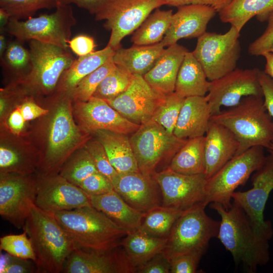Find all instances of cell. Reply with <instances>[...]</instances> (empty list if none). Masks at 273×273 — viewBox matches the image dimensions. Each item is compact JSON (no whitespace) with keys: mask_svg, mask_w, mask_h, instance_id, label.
Returning a JSON list of instances; mask_svg holds the SVG:
<instances>
[{"mask_svg":"<svg viewBox=\"0 0 273 273\" xmlns=\"http://www.w3.org/2000/svg\"><path fill=\"white\" fill-rule=\"evenodd\" d=\"M232 0H164L165 4L173 7L187 5L207 6L214 9L217 13L223 10Z\"/></svg>","mask_w":273,"mask_h":273,"instance_id":"cell-51","label":"cell"},{"mask_svg":"<svg viewBox=\"0 0 273 273\" xmlns=\"http://www.w3.org/2000/svg\"><path fill=\"white\" fill-rule=\"evenodd\" d=\"M210 84L206 74L192 52L188 51L179 68L174 92L183 98L205 96Z\"/></svg>","mask_w":273,"mask_h":273,"instance_id":"cell-31","label":"cell"},{"mask_svg":"<svg viewBox=\"0 0 273 273\" xmlns=\"http://www.w3.org/2000/svg\"><path fill=\"white\" fill-rule=\"evenodd\" d=\"M78 187L88 195H102L114 190L111 180L100 172L86 178Z\"/></svg>","mask_w":273,"mask_h":273,"instance_id":"cell-46","label":"cell"},{"mask_svg":"<svg viewBox=\"0 0 273 273\" xmlns=\"http://www.w3.org/2000/svg\"><path fill=\"white\" fill-rule=\"evenodd\" d=\"M258 68H236L223 76L210 81L206 97L212 116L220 112L223 106L232 107L243 99L250 96L263 97L260 85Z\"/></svg>","mask_w":273,"mask_h":273,"instance_id":"cell-16","label":"cell"},{"mask_svg":"<svg viewBox=\"0 0 273 273\" xmlns=\"http://www.w3.org/2000/svg\"><path fill=\"white\" fill-rule=\"evenodd\" d=\"M272 12L273 0H232L218 14L221 22L240 32L253 17L264 22Z\"/></svg>","mask_w":273,"mask_h":273,"instance_id":"cell-30","label":"cell"},{"mask_svg":"<svg viewBox=\"0 0 273 273\" xmlns=\"http://www.w3.org/2000/svg\"><path fill=\"white\" fill-rule=\"evenodd\" d=\"M8 43H7V39L3 33H1L0 35V56L2 58L7 49Z\"/></svg>","mask_w":273,"mask_h":273,"instance_id":"cell-57","label":"cell"},{"mask_svg":"<svg viewBox=\"0 0 273 273\" xmlns=\"http://www.w3.org/2000/svg\"><path fill=\"white\" fill-rule=\"evenodd\" d=\"M240 32L231 26L223 34L205 32L198 38L192 53L209 81L218 79L236 68L241 53Z\"/></svg>","mask_w":273,"mask_h":273,"instance_id":"cell-11","label":"cell"},{"mask_svg":"<svg viewBox=\"0 0 273 273\" xmlns=\"http://www.w3.org/2000/svg\"><path fill=\"white\" fill-rule=\"evenodd\" d=\"M210 207L221 218L217 238L231 253L235 262L249 272H255L258 266L266 264L270 258L269 241L256 233L244 211L234 202L228 209L215 203Z\"/></svg>","mask_w":273,"mask_h":273,"instance_id":"cell-1","label":"cell"},{"mask_svg":"<svg viewBox=\"0 0 273 273\" xmlns=\"http://www.w3.org/2000/svg\"><path fill=\"white\" fill-rule=\"evenodd\" d=\"M64 164L60 174L77 187L86 178L99 172L86 150Z\"/></svg>","mask_w":273,"mask_h":273,"instance_id":"cell-39","label":"cell"},{"mask_svg":"<svg viewBox=\"0 0 273 273\" xmlns=\"http://www.w3.org/2000/svg\"><path fill=\"white\" fill-rule=\"evenodd\" d=\"M258 79L263 93L265 106L273 119V79L260 70Z\"/></svg>","mask_w":273,"mask_h":273,"instance_id":"cell-50","label":"cell"},{"mask_svg":"<svg viewBox=\"0 0 273 273\" xmlns=\"http://www.w3.org/2000/svg\"><path fill=\"white\" fill-rule=\"evenodd\" d=\"M184 212L161 205L145 213L139 230L149 236L167 238L178 218Z\"/></svg>","mask_w":273,"mask_h":273,"instance_id":"cell-35","label":"cell"},{"mask_svg":"<svg viewBox=\"0 0 273 273\" xmlns=\"http://www.w3.org/2000/svg\"><path fill=\"white\" fill-rule=\"evenodd\" d=\"M73 107L80 126L88 132L102 130L128 135L140 126L124 117L105 100L95 97L86 102H75Z\"/></svg>","mask_w":273,"mask_h":273,"instance_id":"cell-19","label":"cell"},{"mask_svg":"<svg viewBox=\"0 0 273 273\" xmlns=\"http://www.w3.org/2000/svg\"><path fill=\"white\" fill-rule=\"evenodd\" d=\"M26 121L22 114L20 108L14 110L8 119L10 128L14 133H19L23 128Z\"/></svg>","mask_w":273,"mask_h":273,"instance_id":"cell-54","label":"cell"},{"mask_svg":"<svg viewBox=\"0 0 273 273\" xmlns=\"http://www.w3.org/2000/svg\"><path fill=\"white\" fill-rule=\"evenodd\" d=\"M55 9L51 14L25 20L11 18L5 30L21 42L34 40L69 50L71 29L76 23L72 8L58 4Z\"/></svg>","mask_w":273,"mask_h":273,"instance_id":"cell-6","label":"cell"},{"mask_svg":"<svg viewBox=\"0 0 273 273\" xmlns=\"http://www.w3.org/2000/svg\"><path fill=\"white\" fill-rule=\"evenodd\" d=\"M51 213L79 248L111 250L128 233L92 206Z\"/></svg>","mask_w":273,"mask_h":273,"instance_id":"cell-3","label":"cell"},{"mask_svg":"<svg viewBox=\"0 0 273 273\" xmlns=\"http://www.w3.org/2000/svg\"><path fill=\"white\" fill-rule=\"evenodd\" d=\"M85 147L98 171L111 181L117 172L110 163L107 154L102 144L98 139L92 140L87 142Z\"/></svg>","mask_w":273,"mask_h":273,"instance_id":"cell-43","label":"cell"},{"mask_svg":"<svg viewBox=\"0 0 273 273\" xmlns=\"http://www.w3.org/2000/svg\"><path fill=\"white\" fill-rule=\"evenodd\" d=\"M164 49L161 42L147 46L133 45L126 49L120 47L115 51L113 59L118 67L133 75L143 76L153 67Z\"/></svg>","mask_w":273,"mask_h":273,"instance_id":"cell-29","label":"cell"},{"mask_svg":"<svg viewBox=\"0 0 273 273\" xmlns=\"http://www.w3.org/2000/svg\"><path fill=\"white\" fill-rule=\"evenodd\" d=\"M265 59V65L263 71L273 79V53L266 52L262 55Z\"/></svg>","mask_w":273,"mask_h":273,"instance_id":"cell-55","label":"cell"},{"mask_svg":"<svg viewBox=\"0 0 273 273\" xmlns=\"http://www.w3.org/2000/svg\"><path fill=\"white\" fill-rule=\"evenodd\" d=\"M206 96H193L185 99L173 134L181 139L204 136L211 117Z\"/></svg>","mask_w":273,"mask_h":273,"instance_id":"cell-25","label":"cell"},{"mask_svg":"<svg viewBox=\"0 0 273 273\" xmlns=\"http://www.w3.org/2000/svg\"><path fill=\"white\" fill-rule=\"evenodd\" d=\"M11 18L10 15L4 9L0 8V30L3 33Z\"/></svg>","mask_w":273,"mask_h":273,"instance_id":"cell-56","label":"cell"},{"mask_svg":"<svg viewBox=\"0 0 273 273\" xmlns=\"http://www.w3.org/2000/svg\"><path fill=\"white\" fill-rule=\"evenodd\" d=\"M239 144L224 126L210 119L205 136V175L211 177L236 156Z\"/></svg>","mask_w":273,"mask_h":273,"instance_id":"cell-23","label":"cell"},{"mask_svg":"<svg viewBox=\"0 0 273 273\" xmlns=\"http://www.w3.org/2000/svg\"><path fill=\"white\" fill-rule=\"evenodd\" d=\"M267 21V25L264 32L249 47L248 52L251 55L262 56L268 51L273 44V12Z\"/></svg>","mask_w":273,"mask_h":273,"instance_id":"cell-47","label":"cell"},{"mask_svg":"<svg viewBox=\"0 0 273 273\" xmlns=\"http://www.w3.org/2000/svg\"><path fill=\"white\" fill-rule=\"evenodd\" d=\"M268 52H271L273 53V44L271 45Z\"/></svg>","mask_w":273,"mask_h":273,"instance_id":"cell-60","label":"cell"},{"mask_svg":"<svg viewBox=\"0 0 273 273\" xmlns=\"http://www.w3.org/2000/svg\"><path fill=\"white\" fill-rule=\"evenodd\" d=\"M164 5V0H110L95 18L105 20L104 27L111 31L107 45L115 51L121 47L124 37L137 30L154 10Z\"/></svg>","mask_w":273,"mask_h":273,"instance_id":"cell-12","label":"cell"},{"mask_svg":"<svg viewBox=\"0 0 273 273\" xmlns=\"http://www.w3.org/2000/svg\"><path fill=\"white\" fill-rule=\"evenodd\" d=\"M133 77L134 75L116 66L102 81L93 97L105 101L113 99L128 88Z\"/></svg>","mask_w":273,"mask_h":273,"instance_id":"cell-36","label":"cell"},{"mask_svg":"<svg viewBox=\"0 0 273 273\" xmlns=\"http://www.w3.org/2000/svg\"><path fill=\"white\" fill-rule=\"evenodd\" d=\"M6 99H4L3 97L1 98L0 100V112L1 114L3 112L4 110L5 109V106H6Z\"/></svg>","mask_w":273,"mask_h":273,"instance_id":"cell-58","label":"cell"},{"mask_svg":"<svg viewBox=\"0 0 273 273\" xmlns=\"http://www.w3.org/2000/svg\"><path fill=\"white\" fill-rule=\"evenodd\" d=\"M37 178L29 174H1L0 215L17 229L23 228L35 203Z\"/></svg>","mask_w":273,"mask_h":273,"instance_id":"cell-14","label":"cell"},{"mask_svg":"<svg viewBox=\"0 0 273 273\" xmlns=\"http://www.w3.org/2000/svg\"><path fill=\"white\" fill-rule=\"evenodd\" d=\"M185 99V98L175 92L165 96L156 108L151 119L162 126L169 132L173 133Z\"/></svg>","mask_w":273,"mask_h":273,"instance_id":"cell-38","label":"cell"},{"mask_svg":"<svg viewBox=\"0 0 273 273\" xmlns=\"http://www.w3.org/2000/svg\"><path fill=\"white\" fill-rule=\"evenodd\" d=\"M1 273L38 272L36 263L32 260L13 256L7 253L1 255Z\"/></svg>","mask_w":273,"mask_h":273,"instance_id":"cell-45","label":"cell"},{"mask_svg":"<svg viewBox=\"0 0 273 273\" xmlns=\"http://www.w3.org/2000/svg\"><path fill=\"white\" fill-rule=\"evenodd\" d=\"M0 249L13 256L30 259L35 263L36 260L31 242L24 231L21 234L9 235L1 237Z\"/></svg>","mask_w":273,"mask_h":273,"instance_id":"cell-41","label":"cell"},{"mask_svg":"<svg viewBox=\"0 0 273 273\" xmlns=\"http://www.w3.org/2000/svg\"><path fill=\"white\" fill-rule=\"evenodd\" d=\"M71 98L62 96L50 126L48 149L40 163L43 175L57 174L77 147L87 139V131L74 122L71 108Z\"/></svg>","mask_w":273,"mask_h":273,"instance_id":"cell-5","label":"cell"},{"mask_svg":"<svg viewBox=\"0 0 273 273\" xmlns=\"http://www.w3.org/2000/svg\"><path fill=\"white\" fill-rule=\"evenodd\" d=\"M113 56L106 63L83 78L71 92L70 97L74 102H86L105 77L115 67Z\"/></svg>","mask_w":273,"mask_h":273,"instance_id":"cell-37","label":"cell"},{"mask_svg":"<svg viewBox=\"0 0 273 273\" xmlns=\"http://www.w3.org/2000/svg\"><path fill=\"white\" fill-rule=\"evenodd\" d=\"M88 196L92 206L128 233L139 229L145 213L131 207L114 190L102 195Z\"/></svg>","mask_w":273,"mask_h":273,"instance_id":"cell-26","label":"cell"},{"mask_svg":"<svg viewBox=\"0 0 273 273\" xmlns=\"http://www.w3.org/2000/svg\"><path fill=\"white\" fill-rule=\"evenodd\" d=\"M264 148L254 146L235 156L207 179V203H217L225 209L229 208L236 189L263 164L265 158Z\"/></svg>","mask_w":273,"mask_h":273,"instance_id":"cell-9","label":"cell"},{"mask_svg":"<svg viewBox=\"0 0 273 273\" xmlns=\"http://www.w3.org/2000/svg\"><path fill=\"white\" fill-rule=\"evenodd\" d=\"M173 11L156 9L150 14L131 37L133 45L147 46L160 42L172 21Z\"/></svg>","mask_w":273,"mask_h":273,"instance_id":"cell-34","label":"cell"},{"mask_svg":"<svg viewBox=\"0 0 273 273\" xmlns=\"http://www.w3.org/2000/svg\"><path fill=\"white\" fill-rule=\"evenodd\" d=\"M164 96L156 93L143 76L134 75L125 92L105 101L129 121L141 125L152 119Z\"/></svg>","mask_w":273,"mask_h":273,"instance_id":"cell-18","label":"cell"},{"mask_svg":"<svg viewBox=\"0 0 273 273\" xmlns=\"http://www.w3.org/2000/svg\"><path fill=\"white\" fill-rule=\"evenodd\" d=\"M29 41L31 69L18 83L25 90L49 94L56 88L63 73L75 59L69 50L36 40Z\"/></svg>","mask_w":273,"mask_h":273,"instance_id":"cell-8","label":"cell"},{"mask_svg":"<svg viewBox=\"0 0 273 273\" xmlns=\"http://www.w3.org/2000/svg\"><path fill=\"white\" fill-rule=\"evenodd\" d=\"M167 238L154 237L139 230L129 232L121 240L122 246L130 263L135 268L164 251Z\"/></svg>","mask_w":273,"mask_h":273,"instance_id":"cell-32","label":"cell"},{"mask_svg":"<svg viewBox=\"0 0 273 273\" xmlns=\"http://www.w3.org/2000/svg\"><path fill=\"white\" fill-rule=\"evenodd\" d=\"M267 149L270 152V154L273 155V141L270 143Z\"/></svg>","mask_w":273,"mask_h":273,"instance_id":"cell-59","label":"cell"},{"mask_svg":"<svg viewBox=\"0 0 273 273\" xmlns=\"http://www.w3.org/2000/svg\"><path fill=\"white\" fill-rule=\"evenodd\" d=\"M139 171L153 175L163 160H169L187 140L176 137L152 119L140 125L129 138Z\"/></svg>","mask_w":273,"mask_h":273,"instance_id":"cell-10","label":"cell"},{"mask_svg":"<svg viewBox=\"0 0 273 273\" xmlns=\"http://www.w3.org/2000/svg\"><path fill=\"white\" fill-rule=\"evenodd\" d=\"M251 181V189L235 192L232 199L244 211L256 233L269 241L273 236V229L271 222L264 219L263 211L273 190V155L265 156L262 166L253 173Z\"/></svg>","mask_w":273,"mask_h":273,"instance_id":"cell-13","label":"cell"},{"mask_svg":"<svg viewBox=\"0 0 273 273\" xmlns=\"http://www.w3.org/2000/svg\"><path fill=\"white\" fill-rule=\"evenodd\" d=\"M57 6V0H0V8L11 18L18 20L27 19L38 10L56 8Z\"/></svg>","mask_w":273,"mask_h":273,"instance_id":"cell-40","label":"cell"},{"mask_svg":"<svg viewBox=\"0 0 273 273\" xmlns=\"http://www.w3.org/2000/svg\"><path fill=\"white\" fill-rule=\"evenodd\" d=\"M114 53L115 50L107 45L102 50L75 59L63 73L56 87L58 92L61 96H69L83 78L106 63Z\"/></svg>","mask_w":273,"mask_h":273,"instance_id":"cell-28","label":"cell"},{"mask_svg":"<svg viewBox=\"0 0 273 273\" xmlns=\"http://www.w3.org/2000/svg\"><path fill=\"white\" fill-rule=\"evenodd\" d=\"M110 0H57V5L75 4L95 16L100 13Z\"/></svg>","mask_w":273,"mask_h":273,"instance_id":"cell-52","label":"cell"},{"mask_svg":"<svg viewBox=\"0 0 273 273\" xmlns=\"http://www.w3.org/2000/svg\"><path fill=\"white\" fill-rule=\"evenodd\" d=\"M114 190L131 207L146 213L162 205L160 187L153 175L139 172L118 173L112 178Z\"/></svg>","mask_w":273,"mask_h":273,"instance_id":"cell-21","label":"cell"},{"mask_svg":"<svg viewBox=\"0 0 273 273\" xmlns=\"http://www.w3.org/2000/svg\"><path fill=\"white\" fill-rule=\"evenodd\" d=\"M177 8L161 41L164 47L176 43L183 38H198L206 32L208 23L217 13L211 7L200 5H184Z\"/></svg>","mask_w":273,"mask_h":273,"instance_id":"cell-22","label":"cell"},{"mask_svg":"<svg viewBox=\"0 0 273 273\" xmlns=\"http://www.w3.org/2000/svg\"><path fill=\"white\" fill-rule=\"evenodd\" d=\"M69 48L79 57L89 54L95 51L96 47L93 38L88 35H77L68 42Z\"/></svg>","mask_w":273,"mask_h":273,"instance_id":"cell-49","label":"cell"},{"mask_svg":"<svg viewBox=\"0 0 273 273\" xmlns=\"http://www.w3.org/2000/svg\"><path fill=\"white\" fill-rule=\"evenodd\" d=\"M170 272V262L164 252L153 257L144 264L136 267L138 273H169Z\"/></svg>","mask_w":273,"mask_h":273,"instance_id":"cell-48","label":"cell"},{"mask_svg":"<svg viewBox=\"0 0 273 273\" xmlns=\"http://www.w3.org/2000/svg\"><path fill=\"white\" fill-rule=\"evenodd\" d=\"M34 204L49 212L92 206L87 194L57 174H41L37 178V194Z\"/></svg>","mask_w":273,"mask_h":273,"instance_id":"cell-17","label":"cell"},{"mask_svg":"<svg viewBox=\"0 0 273 273\" xmlns=\"http://www.w3.org/2000/svg\"><path fill=\"white\" fill-rule=\"evenodd\" d=\"M1 59L3 64L14 71H20L31 69V61L29 50L25 49L22 42L17 40L8 43Z\"/></svg>","mask_w":273,"mask_h":273,"instance_id":"cell-42","label":"cell"},{"mask_svg":"<svg viewBox=\"0 0 273 273\" xmlns=\"http://www.w3.org/2000/svg\"><path fill=\"white\" fill-rule=\"evenodd\" d=\"M153 176L162 194V205L186 211L206 202L207 179L204 173L187 175L167 168Z\"/></svg>","mask_w":273,"mask_h":273,"instance_id":"cell-15","label":"cell"},{"mask_svg":"<svg viewBox=\"0 0 273 273\" xmlns=\"http://www.w3.org/2000/svg\"><path fill=\"white\" fill-rule=\"evenodd\" d=\"M19 108L25 121L33 120L45 115L49 112L48 110L41 108L31 101L24 102Z\"/></svg>","mask_w":273,"mask_h":273,"instance_id":"cell-53","label":"cell"},{"mask_svg":"<svg viewBox=\"0 0 273 273\" xmlns=\"http://www.w3.org/2000/svg\"><path fill=\"white\" fill-rule=\"evenodd\" d=\"M62 272L133 273L135 268L121 245L104 251L78 248L67 258Z\"/></svg>","mask_w":273,"mask_h":273,"instance_id":"cell-20","label":"cell"},{"mask_svg":"<svg viewBox=\"0 0 273 273\" xmlns=\"http://www.w3.org/2000/svg\"><path fill=\"white\" fill-rule=\"evenodd\" d=\"M94 133L104 148L110 163L117 172L140 171L127 134L102 130Z\"/></svg>","mask_w":273,"mask_h":273,"instance_id":"cell-27","label":"cell"},{"mask_svg":"<svg viewBox=\"0 0 273 273\" xmlns=\"http://www.w3.org/2000/svg\"><path fill=\"white\" fill-rule=\"evenodd\" d=\"M23 229L33 248L38 272H62L67 258L78 247L53 214L34 204Z\"/></svg>","mask_w":273,"mask_h":273,"instance_id":"cell-2","label":"cell"},{"mask_svg":"<svg viewBox=\"0 0 273 273\" xmlns=\"http://www.w3.org/2000/svg\"><path fill=\"white\" fill-rule=\"evenodd\" d=\"M188 51L177 43L168 47L151 69L143 76L156 93L166 96L174 92L178 72Z\"/></svg>","mask_w":273,"mask_h":273,"instance_id":"cell-24","label":"cell"},{"mask_svg":"<svg viewBox=\"0 0 273 273\" xmlns=\"http://www.w3.org/2000/svg\"><path fill=\"white\" fill-rule=\"evenodd\" d=\"M211 120L234 134L239 144L236 155L254 146L267 149L273 141V119L263 97H245L236 106L211 116Z\"/></svg>","mask_w":273,"mask_h":273,"instance_id":"cell-4","label":"cell"},{"mask_svg":"<svg viewBox=\"0 0 273 273\" xmlns=\"http://www.w3.org/2000/svg\"><path fill=\"white\" fill-rule=\"evenodd\" d=\"M167 167L184 174H205V136L187 139Z\"/></svg>","mask_w":273,"mask_h":273,"instance_id":"cell-33","label":"cell"},{"mask_svg":"<svg viewBox=\"0 0 273 273\" xmlns=\"http://www.w3.org/2000/svg\"><path fill=\"white\" fill-rule=\"evenodd\" d=\"M206 250L192 251L173 258L170 260L171 273H195L202 256Z\"/></svg>","mask_w":273,"mask_h":273,"instance_id":"cell-44","label":"cell"},{"mask_svg":"<svg viewBox=\"0 0 273 273\" xmlns=\"http://www.w3.org/2000/svg\"><path fill=\"white\" fill-rule=\"evenodd\" d=\"M206 206L201 204L185 211L175 222L163 251L169 260L192 251L206 250L210 240L217 238L220 221L207 215Z\"/></svg>","mask_w":273,"mask_h":273,"instance_id":"cell-7","label":"cell"}]
</instances>
